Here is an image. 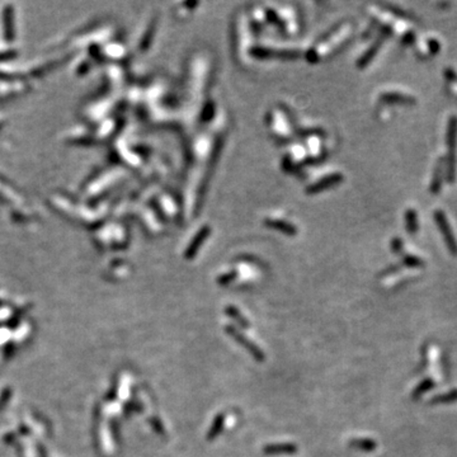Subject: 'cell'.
<instances>
[{
	"label": "cell",
	"mask_w": 457,
	"mask_h": 457,
	"mask_svg": "<svg viewBox=\"0 0 457 457\" xmlns=\"http://www.w3.org/2000/svg\"><path fill=\"white\" fill-rule=\"evenodd\" d=\"M207 233H209V230H207V228H204L201 233H198V235H197L196 239H194V243H192V245L189 246V249L187 250V256H189V258H191V256L194 255L196 250L198 249L199 243H201V240H204V239L206 238Z\"/></svg>",
	"instance_id": "obj_2"
},
{
	"label": "cell",
	"mask_w": 457,
	"mask_h": 457,
	"mask_svg": "<svg viewBox=\"0 0 457 457\" xmlns=\"http://www.w3.org/2000/svg\"><path fill=\"white\" fill-rule=\"evenodd\" d=\"M339 181H340V176L327 177V178L322 179V181H320L319 183H317V184H314V186H312V187H310V188L307 189V191H309L310 193H314V192L323 191V189H324V188H328V187L333 186V184H335V183H337V182H339Z\"/></svg>",
	"instance_id": "obj_1"
},
{
	"label": "cell",
	"mask_w": 457,
	"mask_h": 457,
	"mask_svg": "<svg viewBox=\"0 0 457 457\" xmlns=\"http://www.w3.org/2000/svg\"><path fill=\"white\" fill-rule=\"evenodd\" d=\"M279 448H277L276 446H271V447L266 448L267 453H278V452H294L296 451V448H294V446L289 445H279Z\"/></svg>",
	"instance_id": "obj_4"
},
{
	"label": "cell",
	"mask_w": 457,
	"mask_h": 457,
	"mask_svg": "<svg viewBox=\"0 0 457 457\" xmlns=\"http://www.w3.org/2000/svg\"><path fill=\"white\" fill-rule=\"evenodd\" d=\"M267 225L272 227L281 228L282 231H286V233H294V231H296V228H294V226L289 225L287 222L277 221V220H267Z\"/></svg>",
	"instance_id": "obj_3"
}]
</instances>
